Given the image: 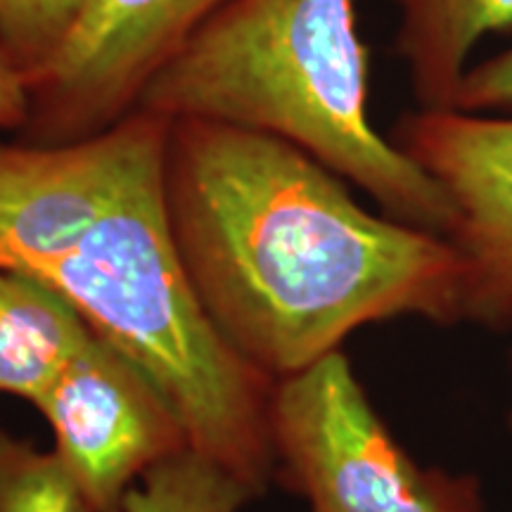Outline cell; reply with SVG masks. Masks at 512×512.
<instances>
[{"instance_id":"6da1fadb","label":"cell","mask_w":512,"mask_h":512,"mask_svg":"<svg viewBox=\"0 0 512 512\" xmlns=\"http://www.w3.org/2000/svg\"><path fill=\"white\" fill-rule=\"evenodd\" d=\"M164 202L209 323L280 380L401 316H470V268L451 238L363 209L285 140L202 119L169 121Z\"/></svg>"},{"instance_id":"7a4b0ae2","label":"cell","mask_w":512,"mask_h":512,"mask_svg":"<svg viewBox=\"0 0 512 512\" xmlns=\"http://www.w3.org/2000/svg\"><path fill=\"white\" fill-rule=\"evenodd\" d=\"M136 110L280 138L380 204L453 240L446 190L368 117L354 0H233L159 69Z\"/></svg>"},{"instance_id":"3957f363","label":"cell","mask_w":512,"mask_h":512,"mask_svg":"<svg viewBox=\"0 0 512 512\" xmlns=\"http://www.w3.org/2000/svg\"><path fill=\"white\" fill-rule=\"evenodd\" d=\"M34 278L143 370L190 448L264 491L275 465V380L230 349L185 278L166 216L164 152L138 166Z\"/></svg>"},{"instance_id":"277c9868","label":"cell","mask_w":512,"mask_h":512,"mask_svg":"<svg viewBox=\"0 0 512 512\" xmlns=\"http://www.w3.org/2000/svg\"><path fill=\"white\" fill-rule=\"evenodd\" d=\"M268 425L313 512H486L475 477L427 470L396 444L342 351L275 380Z\"/></svg>"},{"instance_id":"5b68a950","label":"cell","mask_w":512,"mask_h":512,"mask_svg":"<svg viewBox=\"0 0 512 512\" xmlns=\"http://www.w3.org/2000/svg\"><path fill=\"white\" fill-rule=\"evenodd\" d=\"M233 0H86L53 67L29 88L19 140L91 138L138 107L159 69Z\"/></svg>"},{"instance_id":"8992f818","label":"cell","mask_w":512,"mask_h":512,"mask_svg":"<svg viewBox=\"0 0 512 512\" xmlns=\"http://www.w3.org/2000/svg\"><path fill=\"white\" fill-rule=\"evenodd\" d=\"M36 408L93 512H124L136 479L190 446L155 384L95 330Z\"/></svg>"},{"instance_id":"52a82bcc","label":"cell","mask_w":512,"mask_h":512,"mask_svg":"<svg viewBox=\"0 0 512 512\" xmlns=\"http://www.w3.org/2000/svg\"><path fill=\"white\" fill-rule=\"evenodd\" d=\"M166 133L169 121L133 110L74 143L0 140V268L34 278L140 164L164 150Z\"/></svg>"},{"instance_id":"ba28073f","label":"cell","mask_w":512,"mask_h":512,"mask_svg":"<svg viewBox=\"0 0 512 512\" xmlns=\"http://www.w3.org/2000/svg\"><path fill=\"white\" fill-rule=\"evenodd\" d=\"M394 143L456 207L453 242L470 268L467 318L512 325V119L420 110L401 119Z\"/></svg>"},{"instance_id":"9c48e42d","label":"cell","mask_w":512,"mask_h":512,"mask_svg":"<svg viewBox=\"0 0 512 512\" xmlns=\"http://www.w3.org/2000/svg\"><path fill=\"white\" fill-rule=\"evenodd\" d=\"M399 12L396 55L422 110H451L467 57L484 36L512 29V0H389Z\"/></svg>"},{"instance_id":"30bf717a","label":"cell","mask_w":512,"mask_h":512,"mask_svg":"<svg viewBox=\"0 0 512 512\" xmlns=\"http://www.w3.org/2000/svg\"><path fill=\"white\" fill-rule=\"evenodd\" d=\"M93 328L41 280L0 268V394L34 403Z\"/></svg>"},{"instance_id":"8fae6325","label":"cell","mask_w":512,"mask_h":512,"mask_svg":"<svg viewBox=\"0 0 512 512\" xmlns=\"http://www.w3.org/2000/svg\"><path fill=\"white\" fill-rule=\"evenodd\" d=\"M256 491L195 448L164 458L124 498V512H240Z\"/></svg>"},{"instance_id":"7c38bea8","label":"cell","mask_w":512,"mask_h":512,"mask_svg":"<svg viewBox=\"0 0 512 512\" xmlns=\"http://www.w3.org/2000/svg\"><path fill=\"white\" fill-rule=\"evenodd\" d=\"M0 512H93L57 451L0 432Z\"/></svg>"},{"instance_id":"4fadbf2b","label":"cell","mask_w":512,"mask_h":512,"mask_svg":"<svg viewBox=\"0 0 512 512\" xmlns=\"http://www.w3.org/2000/svg\"><path fill=\"white\" fill-rule=\"evenodd\" d=\"M86 0H0V34L27 74L29 88L67 46Z\"/></svg>"},{"instance_id":"5bb4252c","label":"cell","mask_w":512,"mask_h":512,"mask_svg":"<svg viewBox=\"0 0 512 512\" xmlns=\"http://www.w3.org/2000/svg\"><path fill=\"white\" fill-rule=\"evenodd\" d=\"M451 110L470 114L512 110V50L467 69Z\"/></svg>"},{"instance_id":"9a60e30c","label":"cell","mask_w":512,"mask_h":512,"mask_svg":"<svg viewBox=\"0 0 512 512\" xmlns=\"http://www.w3.org/2000/svg\"><path fill=\"white\" fill-rule=\"evenodd\" d=\"M29 119V79L0 34V131L19 136Z\"/></svg>"},{"instance_id":"2e32d148","label":"cell","mask_w":512,"mask_h":512,"mask_svg":"<svg viewBox=\"0 0 512 512\" xmlns=\"http://www.w3.org/2000/svg\"><path fill=\"white\" fill-rule=\"evenodd\" d=\"M510 425H512V408H510Z\"/></svg>"}]
</instances>
